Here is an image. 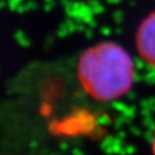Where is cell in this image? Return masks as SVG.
<instances>
[{
	"mask_svg": "<svg viewBox=\"0 0 155 155\" xmlns=\"http://www.w3.org/2000/svg\"><path fill=\"white\" fill-rule=\"evenodd\" d=\"M152 153H153V155H155V133L154 137H153V140H152Z\"/></svg>",
	"mask_w": 155,
	"mask_h": 155,
	"instance_id": "3",
	"label": "cell"
},
{
	"mask_svg": "<svg viewBox=\"0 0 155 155\" xmlns=\"http://www.w3.org/2000/svg\"><path fill=\"white\" fill-rule=\"evenodd\" d=\"M138 47L141 56L155 67V14L147 17L139 29Z\"/></svg>",
	"mask_w": 155,
	"mask_h": 155,
	"instance_id": "2",
	"label": "cell"
},
{
	"mask_svg": "<svg viewBox=\"0 0 155 155\" xmlns=\"http://www.w3.org/2000/svg\"><path fill=\"white\" fill-rule=\"evenodd\" d=\"M133 69L131 58L122 47L106 43L82 56L78 75L89 94L99 100H113L131 87Z\"/></svg>",
	"mask_w": 155,
	"mask_h": 155,
	"instance_id": "1",
	"label": "cell"
}]
</instances>
